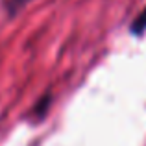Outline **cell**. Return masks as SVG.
Listing matches in <instances>:
<instances>
[{"mask_svg":"<svg viewBox=\"0 0 146 146\" xmlns=\"http://www.w3.org/2000/svg\"><path fill=\"white\" fill-rule=\"evenodd\" d=\"M129 30H131L133 35H143V33L146 32V7L135 17V21L131 22Z\"/></svg>","mask_w":146,"mask_h":146,"instance_id":"obj_1","label":"cell"},{"mask_svg":"<svg viewBox=\"0 0 146 146\" xmlns=\"http://www.w3.org/2000/svg\"><path fill=\"white\" fill-rule=\"evenodd\" d=\"M48 104H50V94H46V96H44L43 102H37V106L33 107V113H35L37 118H43V117H44V111L48 109Z\"/></svg>","mask_w":146,"mask_h":146,"instance_id":"obj_2","label":"cell"},{"mask_svg":"<svg viewBox=\"0 0 146 146\" xmlns=\"http://www.w3.org/2000/svg\"><path fill=\"white\" fill-rule=\"evenodd\" d=\"M28 2H30V0H7L6 6H7V11L13 13V11H17L19 7H22L24 4H28Z\"/></svg>","mask_w":146,"mask_h":146,"instance_id":"obj_3","label":"cell"}]
</instances>
